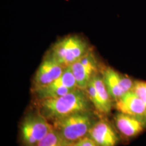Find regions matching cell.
I'll use <instances>...</instances> for the list:
<instances>
[{
    "instance_id": "52a82bcc",
    "label": "cell",
    "mask_w": 146,
    "mask_h": 146,
    "mask_svg": "<svg viewBox=\"0 0 146 146\" xmlns=\"http://www.w3.org/2000/svg\"><path fill=\"white\" fill-rule=\"evenodd\" d=\"M64 68L50 54L47 53L36 71L35 77V89L47 86L53 83L61 76Z\"/></svg>"
},
{
    "instance_id": "9a60e30c",
    "label": "cell",
    "mask_w": 146,
    "mask_h": 146,
    "mask_svg": "<svg viewBox=\"0 0 146 146\" xmlns=\"http://www.w3.org/2000/svg\"><path fill=\"white\" fill-rule=\"evenodd\" d=\"M132 90L143 100L146 105V82L135 81Z\"/></svg>"
},
{
    "instance_id": "7a4b0ae2",
    "label": "cell",
    "mask_w": 146,
    "mask_h": 146,
    "mask_svg": "<svg viewBox=\"0 0 146 146\" xmlns=\"http://www.w3.org/2000/svg\"><path fill=\"white\" fill-rule=\"evenodd\" d=\"M97 122L91 110H82L54 122L53 127L67 141L74 143L87 137L89 130Z\"/></svg>"
},
{
    "instance_id": "4fadbf2b",
    "label": "cell",
    "mask_w": 146,
    "mask_h": 146,
    "mask_svg": "<svg viewBox=\"0 0 146 146\" xmlns=\"http://www.w3.org/2000/svg\"><path fill=\"white\" fill-rule=\"evenodd\" d=\"M74 143L67 141L54 127L36 146H73Z\"/></svg>"
},
{
    "instance_id": "5bb4252c",
    "label": "cell",
    "mask_w": 146,
    "mask_h": 146,
    "mask_svg": "<svg viewBox=\"0 0 146 146\" xmlns=\"http://www.w3.org/2000/svg\"><path fill=\"white\" fill-rule=\"evenodd\" d=\"M85 89H86V92L87 95H88L89 99H90L91 102L93 103V104L94 105V106L96 107V108L99 112L104 113L103 106H102L101 100L100 99V97L98 96V92H97L96 87H95L91 78L90 81H89L87 87Z\"/></svg>"
},
{
    "instance_id": "3957f363",
    "label": "cell",
    "mask_w": 146,
    "mask_h": 146,
    "mask_svg": "<svg viewBox=\"0 0 146 146\" xmlns=\"http://www.w3.org/2000/svg\"><path fill=\"white\" fill-rule=\"evenodd\" d=\"M91 50L86 40L77 35H70L56 41L49 52L64 68L70 66Z\"/></svg>"
},
{
    "instance_id": "8fae6325",
    "label": "cell",
    "mask_w": 146,
    "mask_h": 146,
    "mask_svg": "<svg viewBox=\"0 0 146 146\" xmlns=\"http://www.w3.org/2000/svg\"><path fill=\"white\" fill-rule=\"evenodd\" d=\"M91 80L96 87L97 92L101 100L104 113L108 114L110 112L112 108V102H111V97L105 86L102 77L98 74H95L91 78Z\"/></svg>"
},
{
    "instance_id": "9c48e42d",
    "label": "cell",
    "mask_w": 146,
    "mask_h": 146,
    "mask_svg": "<svg viewBox=\"0 0 146 146\" xmlns=\"http://www.w3.org/2000/svg\"><path fill=\"white\" fill-rule=\"evenodd\" d=\"M115 122L118 130L126 138L138 135L146 127L145 119L120 112L115 117Z\"/></svg>"
},
{
    "instance_id": "6da1fadb",
    "label": "cell",
    "mask_w": 146,
    "mask_h": 146,
    "mask_svg": "<svg viewBox=\"0 0 146 146\" xmlns=\"http://www.w3.org/2000/svg\"><path fill=\"white\" fill-rule=\"evenodd\" d=\"M86 93L77 87L64 96L41 100L39 113L54 123L74 112L91 110V101Z\"/></svg>"
},
{
    "instance_id": "30bf717a",
    "label": "cell",
    "mask_w": 146,
    "mask_h": 146,
    "mask_svg": "<svg viewBox=\"0 0 146 146\" xmlns=\"http://www.w3.org/2000/svg\"><path fill=\"white\" fill-rule=\"evenodd\" d=\"M88 137L99 146H115L118 137L111 125L105 121H98L87 133Z\"/></svg>"
},
{
    "instance_id": "7c38bea8",
    "label": "cell",
    "mask_w": 146,
    "mask_h": 146,
    "mask_svg": "<svg viewBox=\"0 0 146 146\" xmlns=\"http://www.w3.org/2000/svg\"><path fill=\"white\" fill-rule=\"evenodd\" d=\"M75 89H70L65 87H51L50 85L35 89V93L38 99L43 100L49 98H55L64 96Z\"/></svg>"
},
{
    "instance_id": "8992f818",
    "label": "cell",
    "mask_w": 146,
    "mask_h": 146,
    "mask_svg": "<svg viewBox=\"0 0 146 146\" xmlns=\"http://www.w3.org/2000/svg\"><path fill=\"white\" fill-rule=\"evenodd\" d=\"M78 88L85 89L89 81L98 70V64L92 49L83 57L70 66Z\"/></svg>"
},
{
    "instance_id": "2e32d148",
    "label": "cell",
    "mask_w": 146,
    "mask_h": 146,
    "mask_svg": "<svg viewBox=\"0 0 146 146\" xmlns=\"http://www.w3.org/2000/svg\"><path fill=\"white\" fill-rule=\"evenodd\" d=\"M73 146H99L88 137H85L74 143Z\"/></svg>"
},
{
    "instance_id": "ba28073f",
    "label": "cell",
    "mask_w": 146,
    "mask_h": 146,
    "mask_svg": "<svg viewBox=\"0 0 146 146\" xmlns=\"http://www.w3.org/2000/svg\"><path fill=\"white\" fill-rule=\"evenodd\" d=\"M116 108L120 112L146 120V105L133 90L128 91L116 100Z\"/></svg>"
},
{
    "instance_id": "277c9868",
    "label": "cell",
    "mask_w": 146,
    "mask_h": 146,
    "mask_svg": "<svg viewBox=\"0 0 146 146\" xmlns=\"http://www.w3.org/2000/svg\"><path fill=\"white\" fill-rule=\"evenodd\" d=\"M53 126L40 113H31L21 125V139L24 146H36L50 132Z\"/></svg>"
},
{
    "instance_id": "5b68a950",
    "label": "cell",
    "mask_w": 146,
    "mask_h": 146,
    "mask_svg": "<svg viewBox=\"0 0 146 146\" xmlns=\"http://www.w3.org/2000/svg\"><path fill=\"white\" fill-rule=\"evenodd\" d=\"M102 77L111 98L115 101L132 90L135 83L131 78L110 67L104 69Z\"/></svg>"
}]
</instances>
